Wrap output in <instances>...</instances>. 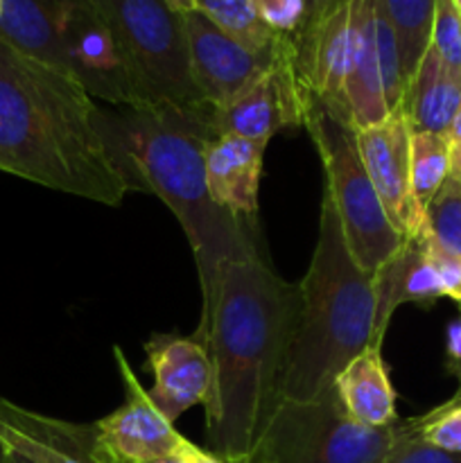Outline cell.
Segmentation results:
<instances>
[{
  "mask_svg": "<svg viewBox=\"0 0 461 463\" xmlns=\"http://www.w3.org/2000/svg\"><path fill=\"white\" fill-rule=\"evenodd\" d=\"M296 307L298 285L280 279L265 253L221 267L194 337L206 346L212 366L203 405L208 443L226 463H249L276 402Z\"/></svg>",
  "mask_w": 461,
  "mask_h": 463,
  "instance_id": "6da1fadb",
  "label": "cell"
},
{
  "mask_svg": "<svg viewBox=\"0 0 461 463\" xmlns=\"http://www.w3.org/2000/svg\"><path fill=\"white\" fill-rule=\"evenodd\" d=\"M0 170L104 206L136 190L108 136L107 111L72 77L3 39Z\"/></svg>",
  "mask_w": 461,
  "mask_h": 463,
  "instance_id": "7a4b0ae2",
  "label": "cell"
},
{
  "mask_svg": "<svg viewBox=\"0 0 461 463\" xmlns=\"http://www.w3.org/2000/svg\"><path fill=\"white\" fill-rule=\"evenodd\" d=\"M107 129L134 176L136 193L156 194L183 229L202 285V312H206L221 267L262 253L258 224L224 211L211 197L203 147L215 131L176 113L145 109L107 111Z\"/></svg>",
  "mask_w": 461,
  "mask_h": 463,
  "instance_id": "3957f363",
  "label": "cell"
},
{
  "mask_svg": "<svg viewBox=\"0 0 461 463\" xmlns=\"http://www.w3.org/2000/svg\"><path fill=\"white\" fill-rule=\"evenodd\" d=\"M371 346L382 348L375 335L373 274L353 260L337 211L324 193L319 238L298 285L276 401L330 396L343 366Z\"/></svg>",
  "mask_w": 461,
  "mask_h": 463,
  "instance_id": "277c9868",
  "label": "cell"
},
{
  "mask_svg": "<svg viewBox=\"0 0 461 463\" xmlns=\"http://www.w3.org/2000/svg\"><path fill=\"white\" fill-rule=\"evenodd\" d=\"M116 34L145 111L176 113L215 131L190 63L183 16L165 0H90Z\"/></svg>",
  "mask_w": 461,
  "mask_h": 463,
  "instance_id": "5b68a950",
  "label": "cell"
},
{
  "mask_svg": "<svg viewBox=\"0 0 461 463\" xmlns=\"http://www.w3.org/2000/svg\"><path fill=\"white\" fill-rule=\"evenodd\" d=\"M303 129L316 145L325 172V188L342 222L343 238L353 260L369 274H375L405 238L384 213L382 202L371 184L357 149L355 129L330 113L312 95L306 99Z\"/></svg>",
  "mask_w": 461,
  "mask_h": 463,
  "instance_id": "8992f818",
  "label": "cell"
},
{
  "mask_svg": "<svg viewBox=\"0 0 461 463\" xmlns=\"http://www.w3.org/2000/svg\"><path fill=\"white\" fill-rule=\"evenodd\" d=\"M405 420L366 428L334 396L276 401L256 439L249 463H384Z\"/></svg>",
  "mask_w": 461,
  "mask_h": 463,
  "instance_id": "52a82bcc",
  "label": "cell"
},
{
  "mask_svg": "<svg viewBox=\"0 0 461 463\" xmlns=\"http://www.w3.org/2000/svg\"><path fill=\"white\" fill-rule=\"evenodd\" d=\"M59 43L66 72L90 98L143 109L116 34L90 0H66L59 16Z\"/></svg>",
  "mask_w": 461,
  "mask_h": 463,
  "instance_id": "ba28073f",
  "label": "cell"
},
{
  "mask_svg": "<svg viewBox=\"0 0 461 463\" xmlns=\"http://www.w3.org/2000/svg\"><path fill=\"white\" fill-rule=\"evenodd\" d=\"M306 99L294 66V39L289 36L265 72L215 109V134H233L269 145L278 131L303 127Z\"/></svg>",
  "mask_w": 461,
  "mask_h": 463,
  "instance_id": "9c48e42d",
  "label": "cell"
},
{
  "mask_svg": "<svg viewBox=\"0 0 461 463\" xmlns=\"http://www.w3.org/2000/svg\"><path fill=\"white\" fill-rule=\"evenodd\" d=\"M411 134L402 111H393L378 125L355 129L366 175L402 238H414L425 224V213L411 193Z\"/></svg>",
  "mask_w": 461,
  "mask_h": 463,
  "instance_id": "30bf717a",
  "label": "cell"
},
{
  "mask_svg": "<svg viewBox=\"0 0 461 463\" xmlns=\"http://www.w3.org/2000/svg\"><path fill=\"white\" fill-rule=\"evenodd\" d=\"M118 371L125 384V402L95 423L102 450L111 463H149L174 457L181 434L174 423L154 405L120 346H113Z\"/></svg>",
  "mask_w": 461,
  "mask_h": 463,
  "instance_id": "8fae6325",
  "label": "cell"
},
{
  "mask_svg": "<svg viewBox=\"0 0 461 463\" xmlns=\"http://www.w3.org/2000/svg\"><path fill=\"white\" fill-rule=\"evenodd\" d=\"M181 16H183L185 36H188L194 81L203 99L215 109L229 102L244 86L251 84L280 52L278 50L274 57L251 52L199 12H183Z\"/></svg>",
  "mask_w": 461,
  "mask_h": 463,
  "instance_id": "7c38bea8",
  "label": "cell"
},
{
  "mask_svg": "<svg viewBox=\"0 0 461 463\" xmlns=\"http://www.w3.org/2000/svg\"><path fill=\"white\" fill-rule=\"evenodd\" d=\"M0 441L32 463H111L95 423L50 419L0 396Z\"/></svg>",
  "mask_w": 461,
  "mask_h": 463,
  "instance_id": "4fadbf2b",
  "label": "cell"
},
{
  "mask_svg": "<svg viewBox=\"0 0 461 463\" xmlns=\"http://www.w3.org/2000/svg\"><path fill=\"white\" fill-rule=\"evenodd\" d=\"M147 369L154 375L149 398L174 423L194 405H206L212 387V366L197 337L156 335L145 344Z\"/></svg>",
  "mask_w": 461,
  "mask_h": 463,
  "instance_id": "5bb4252c",
  "label": "cell"
},
{
  "mask_svg": "<svg viewBox=\"0 0 461 463\" xmlns=\"http://www.w3.org/2000/svg\"><path fill=\"white\" fill-rule=\"evenodd\" d=\"M267 145L233 134H215L203 147L211 197L217 206L258 224V188Z\"/></svg>",
  "mask_w": 461,
  "mask_h": 463,
  "instance_id": "9a60e30c",
  "label": "cell"
},
{
  "mask_svg": "<svg viewBox=\"0 0 461 463\" xmlns=\"http://www.w3.org/2000/svg\"><path fill=\"white\" fill-rule=\"evenodd\" d=\"M375 335L382 344L389 319L402 303H432L443 297L441 280L428 256L423 231L405 238L402 247L373 274Z\"/></svg>",
  "mask_w": 461,
  "mask_h": 463,
  "instance_id": "2e32d148",
  "label": "cell"
},
{
  "mask_svg": "<svg viewBox=\"0 0 461 463\" xmlns=\"http://www.w3.org/2000/svg\"><path fill=\"white\" fill-rule=\"evenodd\" d=\"M333 392L343 411L366 428H387L398 420L396 392L382 360V348L371 346L348 362L334 378Z\"/></svg>",
  "mask_w": 461,
  "mask_h": 463,
  "instance_id": "e0dca14e",
  "label": "cell"
},
{
  "mask_svg": "<svg viewBox=\"0 0 461 463\" xmlns=\"http://www.w3.org/2000/svg\"><path fill=\"white\" fill-rule=\"evenodd\" d=\"M398 111L407 118L411 131L447 134L461 111V75L450 71L429 48Z\"/></svg>",
  "mask_w": 461,
  "mask_h": 463,
  "instance_id": "ac0fdd59",
  "label": "cell"
},
{
  "mask_svg": "<svg viewBox=\"0 0 461 463\" xmlns=\"http://www.w3.org/2000/svg\"><path fill=\"white\" fill-rule=\"evenodd\" d=\"M63 5L66 0H0V39L18 52L68 75L59 43Z\"/></svg>",
  "mask_w": 461,
  "mask_h": 463,
  "instance_id": "d6986e66",
  "label": "cell"
},
{
  "mask_svg": "<svg viewBox=\"0 0 461 463\" xmlns=\"http://www.w3.org/2000/svg\"><path fill=\"white\" fill-rule=\"evenodd\" d=\"M343 99L353 129L378 125L391 116L384 98L382 71H380L378 45H375V0H369L362 14L355 50L343 86Z\"/></svg>",
  "mask_w": 461,
  "mask_h": 463,
  "instance_id": "ffe728a7",
  "label": "cell"
},
{
  "mask_svg": "<svg viewBox=\"0 0 461 463\" xmlns=\"http://www.w3.org/2000/svg\"><path fill=\"white\" fill-rule=\"evenodd\" d=\"M380 5L396 32L402 75H405V86H409L411 77L416 75L425 52L429 50L437 0H380Z\"/></svg>",
  "mask_w": 461,
  "mask_h": 463,
  "instance_id": "44dd1931",
  "label": "cell"
},
{
  "mask_svg": "<svg viewBox=\"0 0 461 463\" xmlns=\"http://www.w3.org/2000/svg\"><path fill=\"white\" fill-rule=\"evenodd\" d=\"M450 176V140L447 134L414 131L411 134V193L425 213V206Z\"/></svg>",
  "mask_w": 461,
  "mask_h": 463,
  "instance_id": "7402d4cb",
  "label": "cell"
},
{
  "mask_svg": "<svg viewBox=\"0 0 461 463\" xmlns=\"http://www.w3.org/2000/svg\"><path fill=\"white\" fill-rule=\"evenodd\" d=\"M423 235L443 251L461 258V181L447 176L425 206Z\"/></svg>",
  "mask_w": 461,
  "mask_h": 463,
  "instance_id": "603a6c76",
  "label": "cell"
},
{
  "mask_svg": "<svg viewBox=\"0 0 461 463\" xmlns=\"http://www.w3.org/2000/svg\"><path fill=\"white\" fill-rule=\"evenodd\" d=\"M420 437L434 448L461 455V392L455 398L419 416Z\"/></svg>",
  "mask_w": 461,
  "mask_h": 463,
  "instance_id": "cb8c5ba5",
  "label": "cell"
},
{
  "mask_svg": "<svg viewBox=\"0 0 461 463\" xmlns=\"http://www.w3.org/2000/svg\"><path fill=\"white\" fill-rule=\"evenodd\" d=\"M429 48L450 71L461 75V12L455 0H437Z\"/></svg>",
  "mask_w": 461,
  "mask_h": 463,
  "instance_id": "d4e9b609",
  "label": "cell"
},
{
  "mask_svg": "<svg viewBox=\"0 0 461 463\" xmlns=\"http://www.w3.org/2000/svg\"><path fill=\"white\" fill-rule=\"evenodd\" d=\"M384 463H461V455L429 446L420 437V420L416 416V419H405L400 437Z\"/></svg>",
  "mask_w": 461,
  "mask_h": 463,
  "instance_id": "484cf974",
  "label": "cell"
},
{
  "mask_svg": "<svg viewBox=\"0 0 461 463\" xmlns=\"http://www.w3.org/2000/svg\"><path fill=\"white\" fill-rule=\"evenodd\" d=\"M253 9L269 30L294 36L306 23V0H251Z\"/></svg>",
  "mask_w": 461,
  "mask_h": 463,
  "instance_id": "4316f807",
  "label": "cell"
},
{
  "mask_svg": "<svg viewBox=\"0 0 461 463\" xmlns=\"http://www.w3.org/2000/svg\"><path fill=\"white\" fill-rule=\"evenodd\" d=\"M425 244H428L429 260H432L438 280H441L443 297L452 298V301H456L461 306V258L434 247L428 238H425Z\"/></svg>",
  "mask_w": 461,
  "mask_h": 463,
  "instance_id": "83f0119b",
  "label": "cell"
},
{
  "mask_svg": "<svg viewBox=\"0 0 461 463\" xmlns=\"http://www.w3.org/2000/svg\"><path fill=\"white\" fill-rule=\"evenodd\" d=\"M446 369L459 380L461 392V306L446 330Z\"/></svg>",
  "mask_w": 461,
  "mask_h": 463,
  "instance_id": "f1b7e54d",
  "label": "cell"
},
{
  "mask_svg": "<svg viewBox=\"0 0 461 463\" xmlns=\"http://www.w3.org/2000/svg\"><path fill=\"white\" fill-rule=\"evenodd\" d=\"M342 3H346V0H306V23H303V27L298 32L312 30L315 25H319V23L324 21L325 16H330Z\"/></svg>",
  "mask_w": 461,
  "mask_h": 463,
  "instance_id": "f546056e",
  "label": "cell"
},
{
  "mask_svg": "<svg viewBox=\"0 0 461 463\" xmlns=\"http://www.w3.org/2000/svg\"><path fill=\"white\" fill-rule=\"evenodd\" d=\"M174 457L179 459V463H226L221 457H217L215 452L211 450H203V448L194 446L193 441L188 439H181L179 448H176Z\"/></svg>",
  "mask_w": 461,
  "mask_h": 463,
  "instance_id": "4dcf8cb0",
  "label": "cell"
},
{
  "mask_svg": "<svg viewBox=\"0 0 461 463\" xmlns=\"http://www.w3.org/2000/svg\"><path fill=\"white\" fill-rule=\"evenodd\" d=\"M447 140H450V176L461 181V111L447 131Z\"/></svg>",
  "mask_w": 461,
  "mask_h": 463,
  "instance_id": "1f68e13d",
  "label": "cell"
},
{
  "mask_svg": "<svg viewBox=\"0 0 461 463\" xmlns=\"http://www.w3.org/2000/svg\"><path fill=\"white\" fill-rule=\"evenodd\" d=\"M0 463H9V450L3 441H0Z\"/></svg>",
  "mask_w": 461,
  "mask_h": 463,
  "instance_id": "d6a6232c",
  "label": "cell"
},
{
  "mask_svg": "<svg viewBox=\"0 0 461 463\" xmlns=\"http://www.w3.org/2000/svg\"><path fill=\"white\" fill-rule=\"evenodd\" d=\"M9 463H32V461L25 459V457L16 455V452H9Z\"/></svg>",
  "mask_w": 461,
  "mask_h": 463,
  "instance_id": "836d02e7",
  "label": "cell"
},
{
  "mask_svg": "<svg viewBox=\"0 0 461 463\" xmlns=\"http://www.w3.org/2000/svg\"><path fill=\"white\" fill-rule=\"evenodd\" d=\"M149 463H179L176 457H170V459H158V461H149Z\"/></svg>",
  "mask_w": 461,
  "mask_h": 463,
  "instance_id": "e575fe53",
  "label": "cell"
},
{
  "mask_svg": "<svg viewBox=\"0 0 461 463\" xmlns=\"http://www.w3.org/2000/svg\"><path fill=\"white\" fill-rule=\"evenodd\" d=\"M455 3H456V7H459V12H461V0H455Z\"/></svg>",
  "mask_w": 461,
  "mask_h": 463,
  "instance_id": "d590c367",
  "label": "cell"
}]
</instances>
